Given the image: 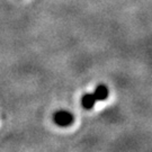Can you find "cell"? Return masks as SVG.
<instances>
[{"label":"cell","mask_w":152,"mask_h":152,"mask_svg":"<svg viewBox=\"0 0 152 152\" xmlns=\"http://www.w3.org/2000/svg\"><path fill=\"white\" fill-rule=\"evenodd\" d=\"M53 121H54V123L58 126L66 127V126H69V125H71L75 122V116L71 114L70 112L64 110V109H61V110H58V112L54 113V115H53Z\"/></svg>","instance_id":"obj_1"},{"label":"cell","mask_w":152,"mask_h":152,"mask_svg":"<svg viewBox=\"0 0 152 152\" xmlns=\"http://www.w3.org/2000/svg\"><path fill=\"white\" fill-rule=\"evenodd\" d=\"M92 94H94V96H95L97 102L98 100H106V99L108 98L109 90L105 85L100 83V85H98L97 87H96L95 91L92 92Z\"/></svg>","instance_id":"obj_2"},{"label":"cell","mask_w":152,"mask_h":152,"mask_svg":"<svg viewBox=\"0 0 152 152\" xmlns=\"http://www.w3.org/2000/svg\"><path fill=\"white\" fill-rule=\"evenodd\" d=\"M96 102L97 100L94 96V94H85L81 98V105L85 109H91Z\"/></svg>","instance_id":"obj_3"}]
</instances>
